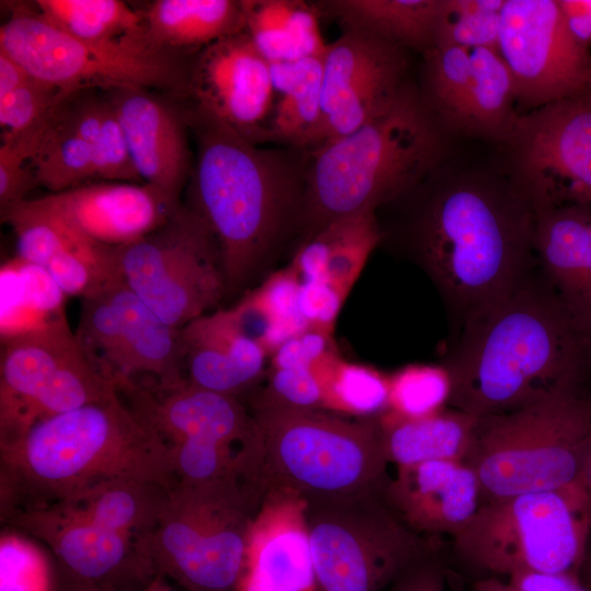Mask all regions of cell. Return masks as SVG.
I'll list each match as a JSON object with an SVG mask.
<instances>
[{
	"label": "cell",
	"instance_id": "obj_54",
	"mask_svg": "<svg viewBox=\"0 0 591 591\" xmlns=\"http://www.w3.org/2000/svg\"><path fill=\"white\" fill-rule=\"evenodd\" d=\"M471 591H517L508 581L498 577H484L475 579L471 584Z\"/></svg>",
	"mask_w": 591,
	"mask_h": 591
},
{
	"label": "cell",
	"instance_id": "obj_45",
	"mask_svg": "<svg viewBox=\"0 0 591 591\" xmlns=\"http://www.w3.org/2000/svg\"><path fill=\"white\" fill-rule=\"evenodd\" d=\"M31 148L20 136H2L0 146V216H7L27 198V193L37 186L28 165Z\"/></svg>",
	"mask_w": 591,
	"mask_h": 591
},
{
	"label": "cell",
	"instance_id": "obj_56",
	"mask_svg": "<svg viewBox=\"0 0 591 591\" xmlns=\"http://www.w3.org/2000/svg\"><path fill=\"white\" fill-rule=\"evenodd\" d=\"M141 591H178V590L172 587L165 577L158 575Z\"/></svg>",
	"mask_w": 591,
	"mask_h": 591
},
{
	"label": "cell",
	"instance_id": "obj_2",
	"mask_svg": "<svg viewBox=\"0 0 591 591\" xmlns=\"http://www.w3.org/2000/svg\"><path fill=\"white\" fill-rule=\"evenodd\" d=\"M444 366L448 407L476 417L505 414L578 389L591 366V329L555 290L522 282L465 318Z\"/></svg>",
	"mask_w": 591,
	"mask_h": 591
},
{
	"label": "cell",
	"instance_id": "obj_31",
	"mask_svg": "<svg viewBox=\"0 0 591 591\" xmlns=\"http://www.w3.org/2000/svg\"><path fill=\"white\" fill-rule=\"evenodd\" d=\"M241 5L244 31L269 63L324 55L317 5L301 0H242Z\"/></svg>",
	"mask_w": 591,
	"mask_h": 591
},
{
	"label": "cell",
	"instance_id": "obj_19",
	"mask_svg": "<svg viewBox=\"0 0 591 591\" xmlns=\"http://www.w3.org/2000/svg\"><path fill=\"white\" fill-rule=\"evenodd\" d=\"M186 86L195 109L252 143L267 140L275 104L270 63L245 31L198 50L187 71Z\"/></svg>",
	"mask_w": 591,
	"mask_h": 591
},
{
	"label": "cell",
	"instance_id": "obj_52",
	"mask_svg": "<svg viewBox=\"0 0 591 591\" xmlns=\"http://www.w3.org/2000/svg\"><path fill=\"white\" fill-rule=\"evenodd\" d=\"M31 74L12 57L0 50V96L24 83Z\"/></svg>",
	"mask_w": 591,
	"mask_h": 591
},
{
	"label": "cell",
	"instance_id": "obj_34",
	"mask_svg": "<svg viewBox=\"0 0 591 591\" xmlns=\"http://www.w3.org/2000/svg\"><path fill=\"white\" fill-rule=\"evenodd\" d=\"M171 487L136 479L97 485L66 501L102 526L142 540L153 528Z\"/></svg>",
	"mask_w": 591,
	"mask_h": 591
},
{
	"label": "cell",
	"instance_id": "obj_46",
	"mask_svg": "<svg viewBox=\"0 0 591 591\" xmlns=\"http://www.w3.org/2000/svg\"><path fill=\"white\" fill-rule=\"evenodd\" d=\"M257 396L297 408H323V389L311 368L271 369L268 387Z\"/></svg>",
	"mask_w": 591,
	"mask_h": 591
},
{
	"label": "cell",
	"instance_id": "obj_57",
	"mask_svg": "<svg viewBox=\"0 0 591 591\" xmlns=\"http://www.w3.org/2000/svg\"><path fill=\"white\" fill-rule=\"evenodd\" d=\"M448 582L450 591H465L461 577L450 568L448 569Z\"/></svg>",
	"mask_w": 591,
	"mask_h": 591
},
{
	"label": "cell",
	"instance_id": "obj_26",
	"mask_svg": "<svg viewBox=\"0 0 591 591\" xmlns=\"http://www.w3.org/2000/svg\"><path fill=\"white\" fill-rule=\"evenodd\" d=\"M69 95L35 138L28 165L35 182L54 193L97 179V142L113 109L109 99Z\"/></svg>",
	"mask_w": 591,
	"mask_h": 591
},
{
	"label": "cell",
	"instance_id": "obj_30",
	"mask_svg": "<svg viewBox=\"0 0 591 591\" xmlns=\"http://www.w3.org/2000/svg\"><path fill=\"white\" fill-rule=\"evenodd\" d=\"M472 81L453 126L459 138L501 144L520 114L511 72L497 49H471Z\"/></svg>",
	"mask_w": 591,
	"mask_h": 591
},
{
	"label": "cell",
	"instance_id": "obj_35",
	"mask_svg": "<svg viewBox=\"0 0 591 591\" xmlns=\"http://www.w3.org/2000/svg\"><path fill=\"white\" fill-rule=\"evenodd\" d=\"M65 294L45 270L15 258L1 269V340L66 317Z\"/></svg>",
	"mask_w": 591,
	"mask_h": 591
},
{
	"label": "cell",
	"instance_id": "obj_37",
	"mask_svg": "<svg viewBox=\"0 0 591 591\" xmlns=\"http://www.w3.org/2000/svg\"><path fill=\"white\" fill-rule=\"evenodd\" d=\"M323 389V408L359 417L380 416L389 407L390 376L344 361L334 349L314 366Z\"/></svg>",
	"mask_w": 591,
	"mask_h": 591
},
{
	"label": "cell",
	"instance_id": "obj_12",
	"mask_svg": "<svg viewBox=\"0 0 591 591\" xmlns=\"http://www.w3.org/2000/svg\"><path fill=\"white\" fill-rule=\"evenodd\" d=\"M117 394L82 350L67 316L1 340L0 445L34 424Z\"/></svg>",
	"mask_w": 591,
	"mask_h": 591
},
{
	"label": "cell",
	"instance_id": "obj_53",
	"mask_svg": "<svg viewBox=\"0 0 591 591\" xmlns=\"http://www.w3.org/2000/svg\"><path fill=\"white\" fill-rule=\"evenodd\" d=\"M59 581L57 591H121L108 587H102L88 581L70 577L58 569Z\"/></svg>",
	"mask_w": 591,
	"mask_h": 591
},
{
	"label": "cell",
	"instance_id": "obj_29",
	"mask_svg": "<svg viewBox=\"0 0 591 591\" xmlns=\"http://www.w3.org/2000/svg\"><path fill=\"white\" fill-rule=\"evenodd\" d=\"M378 421L386 459L397 467L431 461H464L473 444L478 417L445 407L419 418L384 412Z\"/></svg>",
	"mask_w": 591,
	"mask_h": 591
},
{
	"label": "cell",
	"instance_id": "obj_4",
	"mask_svg": "<svg viewBox=\"0 0 591 591\" xmlns=\"http://www.w3.org/2000/svg\"><path fill=\"white\" fill-rule=\"evenodd\" d=\"M185 118L197 139L187 207L218 243L227 291L236 290L302 217L308 154L260 148L195 108Z\"/></svg>",
	"mask_w": 591,
	"mask_h": 591
},
{
	"label": "cell",
	"instance_id": "obj_48",
	"mask_svg": "<svg viewBox=\"0 0 591 591\" xmlns=\"http://www.w3.org/2000/svg\"><path fill=\"white\" fill-rule=\"evenodd\" d=\"M331 332L308 328L291 337L271 354V369L311 368L334 349Z\"/></svg>",
	"mask_w": 591,
	"mask_h": 591
},
{
	"label": "cell",
	"instance_id": "obj_49",
	"mask_svg": "<svg viewBox=\"0 0 591 591\" xmlns=\"http://www.w3.org/2000/svg\"><path fill=\"white\" fill-rule=\"evenodd\" d=\"M442 551L431 553L408 566L383 591H450Z\"/></svg>",
	"mask_w": 591,
	"mask_h": 591
},
{
	"label": "cell",
	"instance_id": "obj_55",
	"mask_svg": "<svg viewBox=\"0 0 591 591\" xmlns=\"http://www.w3.org/2000/svg\"><path fill=\"white\" fill-rule=\"evenodd\" d=\"M579 578L582 583L591 591V535L589 538L586 556L580 569Z\"/></svg>",
	"mask_w": 591,
	"mask_h": 591
},
{
	"label": "cell",
	"instance_id": "obj_20",
	"mask_svg": "<svg viewBox=\"0 0 591 591\" xmlns=\"http://www.w3.org/2000/svg\"><path fill=\"white\" fill-rule=\"evenodd\" d=\"M117 391L166 447L205 442L248 451L263 449L254 418L239 397L187 383L161 389L128 381Z\"/></svg>",
	"mask_w": 591,
	"mask_h": 591
},
{
	"label": "cell",
	"instance_id": "obj_8",
	"mask_svg": "<svg viewBox=\"0 0 591 591\" xmlns=\"http://www.w3.org/2000/svg\"><path fill=\"white\" fill-rule=\"evenodd\" d=\"M591 535L584 484L480 505L452 536L457 563L476 579L517 572L579 576Z\"/></svg>",
	"mask_w": 591,
	"mask_h": 591
},
{
	"label": "cell",
	"instance_id": "obj_3",
	"mask_svg": "<svg viewBox=\"0 0 591 591\" xmlns=\"http://www.w3.org/2000/svg\"><path fill=\"white\" fill-rule=\"evenodd\" d=\"M117 479L177 483L167 447L119 393L39 420L0 445L1 514L62 502Z\"/></svg>",
	"mask_w": 591,
	"mask_h": 591
},
{
	"label": "cell",
	"instance_id": "obj_47",
	"mask_svg": "<svg viewBox=\"0 0 591 591\" xmlns=\"http://www.w3.org/2000/svg\"><path fill=\"white\" fill-rule=\"evenodd\" d=\"M299 283V309L304 321L311 328L332 333L346 298L326 282Z\"/></svg>",
	"mask_w": 591,
	"mask_h": 591
},
{
	"label": "cell",
	"instance_id": "obj_51",
	"mask_svg": "<svg viewBox=\"0 0 591 591\" xmlns=\"http://www.w3.org/2000/svg\"><path fill=\"white\" fill-rule=\"evenodd\" d=\"M566 26L583 47H591V0H558Z\"/></svg>",
	"mask_w": 591,
	"mask_h": 591
},
{
	"label": "cell",
	"instance_id": "obj_21",
	"mask_svg": "<svg viewBox=\"0 0 591 591\" xmlns=\"http://www.w3.org/2000/svg\"><path fill=\"white\" fill-rule=\"evenodd\" d=\"M306 500L268 487L250 522L237 591H316Z\"/></svg>",
	"mask_w": 591,
	"mask_h": 591
},
{
	"label": "cell",
	"instance_id": "obj_33",
	"mask_svg": "<svg viewBox=\"0 0 591 591\" xmlns=\"http://www.w3.org/2000/svg\"><path fill=\"white\" fill-rule=\"evenodd\" d=\"M143 21L149 40L171 53L200 50L245 28L241 1L234 0H157Z\"/></svg>",
	"mask_w": 591,
	"mask_h": 591
},
{
	"label": "cell",
	"instance_id": "obj_36",
	"mask_svg": "<svg viewBox=\"0 0 591 591\" xmlns=\"http://www.w3.org/2000/svg\"><path fill=\"white\" fill-rule=\"evenodd\" d=\"M299 288L298 278L288 266L271 275L233 308L245 329L267 354L310 328L299 309Z\"/></svg>",
	"mask_w": 591,
	"mask_h": 591
},
{
	"label": "cell",
	"instance_id": "obj_23",
	"mask_svg": "<svg viewBox=\"0 0 591 591\" xmlns=\"http://www.w3.org/2000/svg\"><path fill=\"white\" fill-rule=\"evenodd\" d=\"M381 497L407 528L427 537L454 536L480 507L478 477L457 460L397 466Z\"/></svg>",
	"mask_w": 591,
	"mask_h": 591
},
{
	"label": "cell",
	"instance_id": "obj_11",
	"mask_svg": "<svg viewBox=\"0 0 591 591\" xmlns=\"http://www.w3.org/2000/svg\"><path fill=\"white\" fill-rule=\"evenodd\" d=\"M305 518L316 591H383L443 548L441 538L407 528L381 494L306 501Z\"/></svg>",
	"mask_w": 591,
	"mask_h": 591
},
{
	"label": "cell",
	"instance_id": "obj_40",
	"mask_svg": "<svg viewBox=\"0 0 591 591\" xmlns=\"http://www.w3.org/2000/svg\"><path fill=\"white\" fill-rule=\"evenodd\" d=\"M329 250L324 281L347 298L381 240L375 212H361L326 224Z\"/></svg>",
	"mask_w": 591,
	"mask_h": 591
},
{
	"label": "cell",
	"instance_id": "obj_39",
	"mask_svg": "<svg viewBox=\"0 0 591 591\" xmlns=\"http://www.w3.org/2000/svg\"><path fill=\"white\" fill-rule=\"evenodd\" d=\"M421 57V80L418 84L421 95L453 134L454 123L472 81L471 49L437 45Z\"/></svg>",
	"mask_w": 591,
	"mask_h": 591
},
{
	"label": "cell",
	"instance_id": "obj_7",
	"mask_svg": "<svg viewBox=\"0 0 591 591\" xmlns=\"http://www.w3.org/2000/svg\"><path fill=\"white\" fill-rule=\"evenodd\" d=\"M591 457V398L578 389L499 415L478 417L464 460L480 505L584 484Z\"/></svg>",
	"mask_w": 591,
	"mask_h": 591
},
{
	"label": "cell",
	"instance_id": "obj_18",
	"mask_svg": "<svg viewBox=\"0 0 591 591\" xmlns=\"http://www.w3.org/2000/svg\"><path fill=\"white\" fill-rule=\"evenodd\" d=\"M322 62L323 123L317 146L384 112L410 82L408 51L363 31L343 30L327 44Z\"/></svg>",
	"mask_w": 591,
	"mask_h": 591
},
{
	"label": "cell",
	"instance_id": "obj_6",
	"mask_svg": "<svg viewBox=\"0 0 591 591\" xmlns=\"http://www.w3.org/2000/svg\"><path fill=\"white\" fill-rule=\"evenodd\" d=\"M250 412L268 487L288 488L306 501L382 493L390 476L378 418L351 420L258 396Z\"/></svg>",
	"mask_w": 591,
	"mask_h": 591
},
{
	"label": "cell",
	"instance_id": "obj_41",
	"mask_svg": "<svg viewBox=\"0 0 591 591\" xmlns=\"http://www.w3.org/2000/svg\"><path fill=\"white\" fill-rule=\"evenodd\" d=\"M451 378L444 364H409L390 375L389 412L403 418L425 417L448 407Z\"/></svg>",
	"mask_w": 591,
	"mask_h": 591
},
{
	"label": "cell",
	"instance_id": "obj_43",
	"mask_svg": "<svg viewBox=\"0 0 591 591\" xmlns=\"http://www.w3.org/2000/svg\"><path fill=\"white\" fill-rule=\"evenodd\" d=\"M506 0H445L437 45L498 50Z\"/></svg>",
	"mask_w": 591,
	"mask_h": 591
},
{
	"label": "cell",
	"instance_id": "obj_27",
	"mask_svg": "<svg viewBox=\"0 0 591 591\" xmlns=\"http://www.w3.org/2000/svg\"><path fill=\"white\" fill-rule=\"evenodd\" d=\"M535 208L534 248L554 290L591 329V205Z\"/></svg>",
	"mask_w": 591,
	"mask_h": 591
},
{
	"label": "cell",
	"instance_id": "obj_13",
	"mask_svg": "<svg viewBox=\"0 0 591 591\" xmlns=\"http://www.w3.org/2000/svg\"><path fill=\"white\" fill-rule=\"evenodd\" d=\"M119 276L161 320L182 328L227 291L218 243L187 206L139 241L116 247Z\"/></svg>",
	"mask_w": 591,
	"mask_h": 591
},
{
	"label": "cell",
	"instance_id": "obj_38",
	"mask_svg": "<svg viewBox=\"0 0 591 591\" xmlns=\"http://www.w3.org/2000/svg\"><path fill=\"white\" fill-rule=\"evenodd\" d=\"M38 11L63 31L89 40L147 35L143 13L120 0H37Z\"/></svg>",
	"mask_w": 591,
	"mask_h": 591
},
{
	"label": "cell",
	"instance_id": "obj_14",
	"mask_svg": "<svg viewBox=\"0 0 591 591\" xmlns=\"http://www.w3.org/2000/svg\"><path fill=\"white\" fill-rule=\"evenodd\" d=\"M74 333L86 357L116 387L142 375L161 389L185 383L181 328L161 320L120 276L82 299Z\"/></svg>",
	"mask_w": 591,
	"mask_h": 591
},
{
	"label": "cell",
	"instance_id": "obj_42",
	"mask_svg": "<svg viewBox=\"0 0 591 591\" xmlns=\"http://www.w3.org/2000/svg\"><path fill=\"white\" fill-rule=\"evenodd\" d=\"M1 591H57L55 573L39 542L9 526L0 537Z\"/></svg>",
	"mask_w": 591,
	"mask_h": 591
},
{
	"label": "cell",
	"instance_id": "obj_15",
	"mask_svg": "<svg viewBox=\"0 0 591 591\" xmlns=\"http://www.w3.org/2000/svg\"><path fill=\"white\" fill-rule=\"evenodd\" d=\"M499 146L534 207L591 205V89L520 115Z\"/></svg>",
	"mask_w": 591,
	"mask_h": 591
},
{
	"label": "cell",
	"instance_id": "obj_32",
	"mask_svg": "<svg viewBox=\"0 0 591 591\" xmlns=\"http://www.w3.org/2000/svg\"><path fill=\"white\" fill-rule=\"evenodd\" d=\"M322 58L270 63L278 100L267 125V140L304 151L317 146L323 123Z\"/></svg>",
	"mask_w": 591,
	"mask_h": 591
},
{
	"label": "cell",
	"instance_id": "obj_10",
	"mask_svg": "<svg viewBox=\"0 0 591 591\" xmlns=\"http://www.w3.org/2000/svg\"><path fill=\"white\" fill-rule=\"evenodd\" d=\"M0 50L35 79L68 93L96 86L177 89L187 83V71L179 59L157 47L147 35L83 39L39 11H14L0 28Z\"/></svg>",
	"mask_w": 591,
	"mask_h": 591
},
{
	"label": "cell",
	"instance_id": "obj_22",
	"mask_svg": "<svg viewBox=\"0 0 591 591\" xmlns=\"http://www.w3.org/2000/svg\"><path fill=\"white\" fill-rule=\"evenodd\" d=\"M39 199L82 235L108 247L139 241L182 205L148 184L118 182L86 183Z\"/></svg>",
	"mask_w": 591,
	"mask_h": 591
},
{
	"label": "cell",
	"instance_id": "obj_16",
	"mask_svg": "<svg viewBox=\"0 0 591 591\" xmlns=\"http://www.w3.org/2000/svg\"><path fill=\"white\" fill-rule=\"evenodd\" d=\"M498 51L520 115L591 89V51L568 31L558 0H506Z\"/></svg>",
	"mask_w": 591,
	"mask_h": 591
},
{
	"label": "cell",
	"instance_id": "obj_44",
	"mask_svg": "<svg viewBox=\"0 0 591 591\" xmlns=\"http://www.w3.org/2000/svg\"><path fill=\"white\" fill-rule=\"evenodd\" d=\"M71 94L31 76L0 96V125L4 134L19 135L39 127Z\"/></svg>",
	"mask_w": 591,
	"mask_h": 591
},
{
	"label": "cell",
	"instance_id": "obj_50",
	"mask_svg": "<svg viewBox=\"0 0 591 591\" xmlns=\"http://www.w3.org/2000/svg\"><path fill=\"white\" fill-rule=\"evenodd\" d=\"M517 591H590L579 576L569 573L517 572L508 577Z\"/></svg>",
	"mask_w": 591,
	"mask_h": 591
},
{
	"label": "cell",
	"instance_id": "obj_58",
	"mask_svg": "<svg viewBox=\"0 0 591 591\" xmlns=\"http://www.w3.org/2000/svg\"><path fill=\"white\" fill-rule=\"evenodd\" d=\"M584 485L591 497V457H590V461L588 463L586 474H584Z\"/></svg>",
	"mask_w": 591,
	"mask_h": 591
},
{
	"label": "cell",
	"instance_id": "obj_5",
	"mask_svg": "<svg viewBox=\"0 0 591 591\" xmlns=\"http://www.w3.org/2000/svg\"><path fill=\"white\" fill-rule=\"evenodd\" d=\"M459 139L410 81L384 112L308 151L301 220L314 234L335 220L375 212L413 189Z\"/></svg>",
	"mask_w": 591,
	"mask_h": 591
},
{
	"label": "cell",
	"instance_id": "obj_9",
	"mask_svg": "<svg viewBox=\"0 0 591 591\" xmlns=\"http://www.w3.org/2000/svg\"><path fill=\"white\" fill-rule=\"evenodd\" d=\"M265 494L234 482H177L140 541L158 575L186 591H237L250 522Z\"/></svg>",
	"mask_w": 591,
	"mask_h": 591
},
{
	"label": "cell",
	"instance_id": "obj_28",
	"mask_svg": "<svg viewBox=\"0 0 591 591\" xmlns=\"http://www.w3.org/2000/svg\"><path fill=\"white\" fill-rule=\"evenodd\" d=\"M318 7L343 30L363 31L422 56L436 46L445 0H331Z\"/></svg>",
	"mask_w": 591,
	"mask_h": 591
},
{
	"label": "cell",
	"instance_id": "obj_17",
	"mask_svg": "<svg viewBox=\"0 0 591 591\" xmlns=\"http://www.w3.org/2000/svg\"><path fill=\"white\" fill-rule=\"evenodd\" d=\"M1 519L47 546L58 569L76 579L141 591L158 576L140 540L108 530L66 503L19 509Z\"/></svg>",
	"mask_w": 591,
	"mask_h": 591
},
{
	"label": "cell",
	"instance_id": "obj_25",
	"mask_svg": "<svg viewBox=\"0 0 591 591\" xmlns=\"http://www.w3.org/2000/svg\"><path fill=\"white\" fill-rule=\"evenodd\" d=\"M185 383L240 398L263 373L267 351L233 308L206 313L181 328Z\"/></svg>",
	"mask_w": 591,
	"mask_h": 591
},
{
	"label": "cell",
	"instance_id": "obj_1",
	"mask_svg": "<svg viewBox=\"0 0 591 591\" xmlns=\"http://www.w3.org/2000/svg\"><path fill=\"white\" fill-rule=\"evenodd\" d=\"M407 194L419 259L470 316L523 282L534 248L535 208L499 144L460 138Z\"/></svg>",
	"mask_w": 591,
	"mask_h": 591
},
{
	"label": "cell",
	"instance_id": "obj_24",
	"mask_svg": "<svg viewBox=\"0 0 591 591\" xmlns=\"http://www.w3.org/2000/svg\"><path fill=\"white\" fill-rule=\"evenodd\" d=\"M108 91L140 179L179 204L190 164L185 115L147 89Z\"/></svg>",
	"mask_w": 591,
	"mask_h": 591
}]
</instances>
